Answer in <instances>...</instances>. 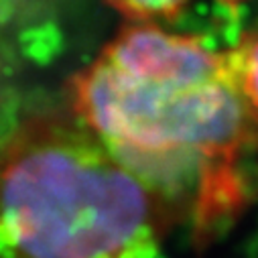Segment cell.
<instances>
[{
	"instance_id": "6da1fadb",
	"label": "cell",
	"mask_w": 258,
	"mask_h": 258,
	"mask_svg": "<svg viewBox=\"0 0 258 258\" xmlns=\"http://www.w3.org/2000/svg\"><path fill=\"white\" fill-rule=\"evenodd\" d=\"M72 114L173 210L204 193L258 126L228 53L157 23L124 29L80 72Z\"/></svg>"
},
{
	"instance_id": "277c9868",
	"label": "cell",
	"mask_w": 258,
	"mask_h": 258,
	"mask_svg": "<svg viewBox=\"0 0 258 258\" xmlns=\"http://www.w3.org/2000/svg\"><path fill=\"white\" fill-rule=\"evenodd\" d=\"M122 15L135 19L137 23H157L179 15L189 0H108Z\"/></svg>"
},
{
	"instance_id": "3957f363",
	"label": "cell",
	"mask_w": 258,
	"mask_h": 258,
	"mask_svg": "<svg viewBox=\"0 0 258 258\" xmlns=\"http://www.w3.org/2000/svg\"><path fill=\"white\" fill-rule=\"evenodd\" d=\"M226 53L234 86L258 124V31L246 35L234 49H228Z\"/></svg>"
},
{
	"instance_id": "7a4b0ae2",
	"label": "cell",
	"mask_w": 258,
	"mask_h": 258,
	"mask_svg": "<svg viewBox=\"0 0 258 258\" xmlns=\"http://www.w3.org/2000/svg\"><path fill=\"white\" fill-rule=\"evenodd\" d=\"M171 204L74 116L0 139V258H157Z\"/></svg>"
}]
</instances>
